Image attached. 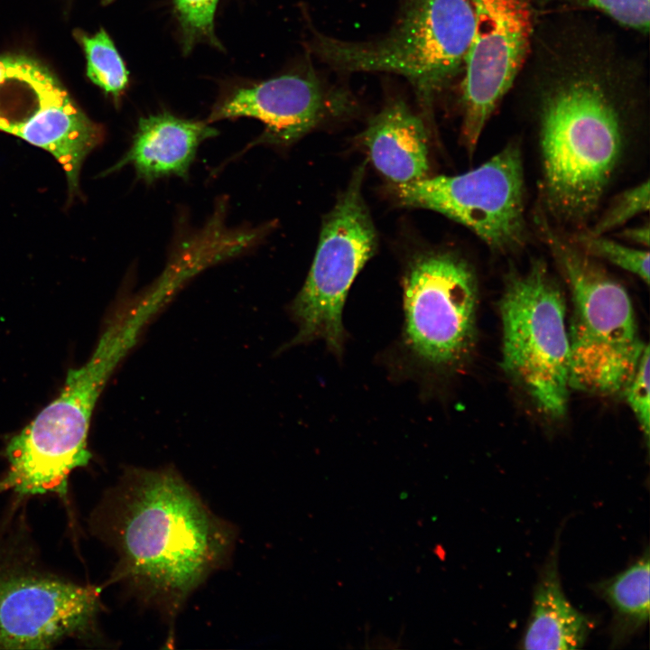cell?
Instances as JSON below:
<instances>
[{
    "label": "cell",
    "mask_w": 650,
    "mask_h": 650,
    "mask_svg": "<svg viewBox=\"0 0 650 650\" xmlns=\"http://www.w3.org/2000/svg\"><path fill=\"white\" fill-rule=\"evenodd\" d=\"M117 555L113 580L172 619L229 559L235 530L172 469H126L90 517Z\"/></svg>",
    "instance_id": "cell-1"
},
{
    "label": "cell",
    "mask_w": 650,
    "mask_h": 650,
    "mask_svg": "<svg viewBox=\"0 0 650 650\" xmlns=\"http://www.w3.org/2000/svg\"><path fill=\"white\" fill-rule=\"evenodd\" d=\"M552 79L540 105L543 197L557 219L578 225L597 210L614 176L624 125L599 68L573 61Z\"/></svg>",
    "instance_id": "cell-2"
},
{
    "label": "cell",
    "mask_w": 650,
    "mask_h": 650,
    "mask_svg": "<svg viewBox=\"0 0 650 650\" xmlns=\"http://www.w3.org/2000/svg\"><path fill=\"white\" fill-rule=\"evenodd\" d=\"M150 317L135 303L109 321L89 359L68 372L59 395L8 441V469L0 478V494L66 498L70 474L91 458L87 438L98 397Z\"/></svg>",
    "instance_id": "cell-3"
},
{
    "label": "cell",
    "mask_w": 650,
    "mask_h": 650,
    "mask_svg": "<svg viewBox=\"0 0 650 650\" xmlns=\"http://www.w3.org/2000/svg\"><path fill=\"white\" fill-rule=\"evenodd\" d=\"M475 29L468 0H400L398 15L383 36L348 41L311 26L307 46L311 55L340 73L404 77L422 116L432 124L435 100L464 67Z\"/></svg>",
    "instance_id": "cell-4"
},
{
    "label": "cell",
    "mask_w": 650,
    "mask_h": 650,
    "mask_svg": "<svg viewBox=\"0 0 650 650\" xmlns=\"http://www.w3.org/2000/svg\"><path fill=\"white\" fill-rule=\"evenodd\" d=\"M540 224L572 296L570 387L599 395L620 393L646 346L639 338L630 297L592 256Z\"/></svg>",
    "instance_id": "cell-5"
},
{
    "label": "cell",
    "mask_w": 650,
    "mask_h": 650,
    "mask_svg": "<svg viewBox=\"0 0 650 650\" xmlns=\"http://www.w3.org/2000/svg\"><path fill=\"white\" fill-rule=\"evenodd\" d=\"M499 312L504 370L544 414L562 418L571 388L566 303L543 261L509 274Z\"/></svg>",
    "instance_id": "cell-6"
},
{
    "label": "cell",
    "mask_w": 650,
    "mask_h": 650,
    "mask_svg": "<svg viewBox=\"0 0 650 650\" xmlns=\"http://www.w3.org/2000/svg\"><path fill=\"white\" fill-rule=\"evenodd\" d=\"M364 174L365 163L355 170L324 218L310 272L291 306L299 330L287 347L323 339L332 352H342L345 300L377 246L376 231L362 195Z\"/></svg>",
    "instance_id": "cell-7"
},
{
    "label": "cell",
    "mask_w": 650,
    "mask_h": 650,
    "mask_svg": "<svg viewBox=\"0 0 650 650\" xmlns=\"http://www.w3.org/2000/svg\"><path fill=\"white\" fill-rule=\"evenodd\" d=\"M392 188L399 205L439 212L469 228L494 252L517 251L527 238L523 163L516 144L465 173L428 176Z\"/></svg>",
    "instance_id": "cell-8"
},
{
    "label": "cell",
    "mask_w": 650,
    "mask_h": 650,
    "mask_svg": "<svg viewBox=\"0 0 650 650\" xmlns=\"http://www.w3.org/2000/svg\"><path fill=\"white\" fill-rule=\"evenodd\" d=\"M100 589L44 571L31 552L0 547V649H47L97 636Z\"/></svg>",
    "instance_id": "cell-9"
},
{
    "label": "cell",
    "mask_w": 650,
    "mask_h": 650,
    "mask_svg": "<svg viewBox=\"0 0 650 650\" xmlns=\"http://www.w3.org/2000/svg\"><path fill=\"white\" fill-rule=\"evenodd\" d=\"M478 282L448 251L419 254L404 277V343L423 366L446 370L470 353L476 338Z\"/></svg>",
    "instance_id": "cell-10"
},
{
    "label": "cell",
    "mask_w": 650,
    "mask_h": 650,
    "mask_svg": "<svg viewBox=\"0 0 650 650\" xmlns=\"http://www.w3.org/2000/svg\"><path fill=\"white\" fill-rule=\"evenodd\" d=\"M468 1L476 29L463 67L461 139L472 154L527 57L534 6L533 0Z\"/></svg>",
    "instance_id": "cell-11"
},
{
    "label": "cell",
    "mask_w": 650,
    "mask_h": 650,
    "mask_svg": "<svg viewBox=\"0 0 650 650\" xmlns=\"http://www.w3.org/2000/svg\"><path fill=\"white\" fill-rule=\"evenodd\" d=\"M356 106L347 88L309 68L237 88L214 107L207 122L253 117L265 125L253 144L284 147L325 122L351 115Z\"/></svg>",
    "instance_id": "cell-12"
},
{
    "label": "cell",
    "mask_w": 650,
    "mask_h": 650,
    "mask_svg": "<svg viewBox=\"0 0 650 650\" xmlns=\"http://www.w3.org/2000/svg\"><path fill=\"white\" fill-rule=\"evenodd\" d=\"M32 88L35 109L6 132L51 153L62 165L73 193L79 189L82 162L102 142L103 130L73 104L44 67L33 79Z\"/></svg>",
    "instance_id": "cell-13"
},
{
    "label": "cell",
    "mask_w": 650,
    "mask_h": 650,
    "mask_svg": "<svg viewBox=\"0 0 650 650\" xmlns=\"http://www.w3.org/2000/svg\"><path fill=\"white\" fill-rule=\"evenodd\" d=\"M218 134L208 122L166 111L142 117L131 146L107 172L131 164L137 177L148 183L168 176L186 179L200 144Z\"/></svg>",
    "instance_id": "cell-14"
},
{
    "label": "cell",
    "mask_w": 650,
    "mask_h": 650,
    "mask_svg": "<svg viewBox=\"0 0 650 650\" xmlns=\"http://www.w3.org/2000/svg\"><path fill=\"white\" fill-rule=\"evenodd\" d=\"M358 137L375 168L393 185L429 176L425 120L403 99L388 101Z\"/></svg>",
    "instance_id": "cell-15"
},
{
    "label": "cell",
    "mask_w": 650,
    "mask_h": 650,
    "mask_svg": "<svg viewBox=\"0 0 650 650\" xmlns=\"http://www.w3.org/2000/svg\"><path fill=\"white\" fill-rule=\"evenodd\" d=\"M560 541H556L539 572L530 615L519 647L522 649H579L585 645L592 621L567 599L559 572Z\"/></svg>",
    "instance_id": "cell-16"
},
{
    "label": "cell",
    "mask_w": 650,
    "mask_h": 650,
    "mask_svg": "<svg viewBox=\"0 0 650 650\" xmlns=\"http://www.w3.org/2000/svg\"><path fill=\"white\" fill-rule=\"evenodd\" d=\"M649 549L618 574L592 585L610 608L612 648L621 647L642 631L649 620Z\"/></svg>",
    "instance_id": "cell-17"
},
{
    "label": "cell",
    "mask_w": 650,
    "mask_h": 650,
    "mask_svg": "<svg viewBox=\"0 0 650 650\" xmlns=\"http://www.w3.org/2000/svg\"><path fill=\"white\" fill-rule=\"evenodd\" d=\"M87 60V76L107 94L119 98L128 85V71L113 41L105 30L82 35Z\"/></svg>",
    "instance_id": "cell-18"
},
{
    "label": "cell",
    "mask_w": 650,
    "mask_h": 650,
    "mask_svg": "<svg viewBox=\"0 0 650 650\" xmlns=\"http://www.w3.org/2000/svg\"><path fill=\"white\" fill-rule=\"evenodd\" d=\"M578 247L594 258H600L649 283V252L633 248L603 237V235L578 233L571 239Z\"/></svg>",
    "instance_id": "cell-19"
},
{
    "label": "cell",
    "mask_w": 650,
    "mask_h": 650,
    "mask_svg": "<svg viewBox=\"0 0 650 650\" xmlns=\"http://www.w3.org/2000/svg\"><path fill=\"white\" fill-rule=\"evenodd\" d=\"M173 4L186 52L199 42L219 45L214 33L218 0H173Z\"/></svg>",
    "instance_id": "cell-20"
},
{
    "label": "cell",
    "mask_w": 650,
    "mask_h": 650,
    "mask_svg": "<svg viewBox=\"0 0 650 650\" xmlns=\"http://www.w3.org/2000/svg\"><path fill=\"white\" fill-rule=\"evenodd\" d=\"M648 209L649 181H645L618 195L589 233L604 235Z\"/></svg>",
    "instance_id": "cell-21"
},
{
    "label": "cell",
    "mask_w": 650,
    "mask_h": 650,
    "mask_svg": "<svg viewBox=\"0 0 650 650\" xmlns=\"http://www.w3.org/2000/svg\"><path fill=\"white\" fill-rule=\"evenodd\" d=\"M576 7L590 8L609 16L627 28L647 32L650 21L649 0H554Z\"/></svg>",
    "instance_id": "cell-22"
},
{
    "label": "cell",
    "mask_w": 650,
    "mask_h": 650,
    "mask_svg": "<svg viewBox=\"0 0 650 650\" xmlns=\"http://www.w3.org/2000/svg\"><path fill=\"white\" fill-rule=\"evenodd\" d=\"M649 347L645 346L636 372L623 392L648 444L650 432Z\"/></svg>",
    "instance_id": "cell-23"
},
{
    "label": "cell",
    "mask_w": 650,
    "mask_h": 650,
    "mask_svg": "<svg viewBox=\"0 0 650 650\" xmlns=\"http://www.w3.org/2000/svg\"><path fill=\"white\" fill-rule=\"evenodd\" d=\"M38 64L36 60L22 55L0 56V87L27 79Z\"/></svg>",
    "instance_id": "cell-24"
},
{
    "label": "cell",
    "mask_w": 650,
    "mask_h": 650,
    "mask_svg": "<svg viewBox=\"0 0 650 650\" xmlns=\"http://www.w3.org/2000/svg\"><path fill=\"white\" fill-rule=\"evenodd\" d=\"M619 237L631 243L647 247L649 246V226L627 228L619 234Z\"/></svg>",
    "instance_id": "cell-25"
},
{
    "label": "cell",
    "mask_w": 650,
    "mask_h": 650,
    "mask_svg": "<svg viewBox=\"0 0 650 650\" xmlns=\"http://www.w3.org/2000/svg\"><path fill=\"white\" fill-rule=\"evenodd\" d=\"M112 0H103L104 4H109Z\"/></svg>",
    "instance_id": "cell-26"
}]
</instances>
